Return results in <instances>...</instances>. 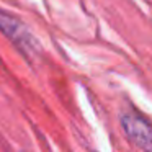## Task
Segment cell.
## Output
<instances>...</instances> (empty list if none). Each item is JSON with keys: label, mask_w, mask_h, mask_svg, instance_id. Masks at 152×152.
<instances>
[{"label": "cell", "mask_w": 152, "mask_h": 152, "mask_svg": "<svg viewBox=\"0 0 152 152\" xmlns=\"http://www.w3.org/2000/svg\"><path fill=\"white\" fill-rule=\"evenodd\" d=\"M121 126L128 139L144 152H152V123L137 111H124L121 115Z\"/></svg>", "instance_id": "2"}, {"label": "cell", "mask_w": 152, "mask_h": 152, "mask_svg": "<svg viewBox=\"0 0 152 152\" xmlns=\"http://www.w3.org/2000/svg\"><path fill=\"white\" fill-rule=\"evenodd\" d=\"M0 31L25 54V56H33L38 51V44L34 41L33 34L28 31V28L21 23L13 15L7 13L0 8Z\"/></svg>", "instance_id": "1"}]
</instances>
